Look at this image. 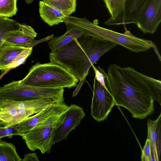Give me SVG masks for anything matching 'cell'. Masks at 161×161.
Masks as SVG:
<instances>
[{
    "label": "cell",
    "mask_w": 161,
    "mask_h": 161,
    "mask_svg": "<svg viewBox=\"0 0 161 161\" xmlns=\"http://www.w3.org/2000/svg\"><path fill=\"white\" fill-rule=\"evenodd\" d=\"M161 22V0H150L136 22L144 33H154Z\"/></svg>",
    "instance_id": "obj_9"
},
{
    "label": "cell",
    "mask_w": 161,
    "mask_h": 161,
    "mask_svg": "<svg viewBox=\"0 0 161 161\" xmlns=\"http://www.w3.org/2000/svg\"><path fill=\"white\" fill-rule=\"evenodd\" d=\"M54 103H58L55 101L50 99H42L21 101L0 99V107L14 106L17 108L21 121Z\"/></svg>",
    "instance_id": "obj_12"
},
{
    "label": "cell",
    "mask_w": 161,
    "mask_h": 161,
    "mask_svg": "<svg viewBox=\"0 0 161 161\" xmlns=\"http://www.w3.org/2000/svg\"><path fill=\"white\" fill-rule=\"evenodd\" d=\"M65 114L66 112L52 116L19 136L30 150L34 151L38 149L42 154L49 153L51 152L54 130L63 122Z\"/></svg>",
    "instance_id": "obj_5"
},
{
    "label": "cell",
    "mask_w": 161,
    "mask_h": 161,
    "mask_svg": "<svg viewBox=\"0 0 161 161\" xmlns=\"http://www.w3.org/2000/svg\"><path fill=\"white\" fill-rule=\"evenodd\" d=\"M47 95L44 87L21 83L20 80L13 81L0 87V99L21 101L42 99Z\"/></svg>",
    "instance_id": "obj_6"
},
{
    "label": "cell",
    "mask_w": 161,
    "mask_h": 161,
    "mask_svg": "<svg viewBox=\"0 0 161 161\" xmlns=\"http://www.w3.org/2000/svg\"><path fill=\"white\" fill-rule=\"evenodd\" d=\"M64 22L67 30L77 29L82 32L83 35L109 41L132 52L138 53L146 51L152 47L156 54L158 53L155 44L152 41L138 37L127 30L123 33H118L100 27L96 22L92 23L85 17L68 16L65 19Z\"/></svg>",
    "instance_id": "obj_3"
},
{
    "label": "cell",
    "mask_w": 161,
    "mask_h": 161,
    "mask_svg": "<svg viewBox=\"0 0 161 161\" xmlns=\"http://www.w3.org/2000/svg\"><path fill=\"white\" fill-rule=\"evenodd\" d=\"M18 124L9 126H0V140L5 137H8L11 139L14 135H19L17 128Z\"/></svg>",
    "instance_id": "obj_24"
},
{
    "label": "cell",
    "mask_w": 161,
    "mask_h": 161,
    "mask_svg": "<svg viewBox=\"0 0 161 161\" xmlns=\"http://www.w3.org/2000/svg\"><path fill=\"white\" fill-rule=\"evenodd\" d=\"M93 87L91 114L95 120L99 122L107 119L116 103L107 88L95 78Z\"/></svg>",
    "instance_id": "obj_7"
},
{
    "label": "cell",
    "mask_w": 161,
    "mask_h": 161,
    "mask_svg": "<svg viewBox=\"0 0 161 161\" xmlns=\"http://www.w3.org/2000/svg\"><path fill=\"white\" fill-rule=\"evenodd\" d=\"M17 0H0V16L11 17L17 11Z\"/></svg>",
    "instance_id": "obj_23"
},
{
    "label": "cell",
    "mask_w": 161,
    "mask_h": 161,
    "mask_svg": "<svg viewBox=\"0 0 161 161\" xmlns=\"http://www.w3.org/2000/svg\"><path fill=\"white\" fill-rule=\"evenodd\" d=\"M150 0H125V13L120 25L134 23Z\"/></svg>",
    "instance_id": "obj_16"
},
{
    "label": "cell",
    "mask_w": 161,
    "mask_h": 161,
    "mask_svg": "<svg viewBox=\"0 0 161 161\" xmlns=\"http://www.w3.org/2000/svg\"><path fill=\"white\" fill-rule=\"evenodd\" d=\"M105 82L116 105L127 109L135 118L144 119L154 111V101L161 105V81L132 67L114 64L105 72Z\"/></svg>",
    "instance_id": "obj_1"
},
{
    "label": "cell",
    "mask_w": 161,
    "mask_h": 161,
    "mask_svg": "<svg viewBox=\"0 0 161 161\" xmlns=\"http://www.w3.org/2000/svg\"><path fill=\"white\" fill-rule=\"evenodd\" d=\"M69 107V106L66 105L64 102L60 103H54L29 117L18 124L17 128L19 135L26 133L52 116L60 115L65 113Z\"/></svg>",
    "instance_id": "obj_11"
},
{
    "label": "cell",
    "mask_w": 161,
    "mask_h": 161,
    "mask_svg": "<svg viewBox=\"0 0 161 161\" xmlns=\"http://www.w3.org/2000/svg\"><path fill=\"white\" fill-rule=\"evenodd\" d=\"M39 161L38 156L36 153H28L25 154L22 161Z\"/></svg>",
    "instance_id": "obj_27"
},
{
    "label": "cell",
    "mask_w": 161,
    "mask_h": 161,
    "mask_svg": "<svg viewBox=\"0 0 161 161\" xmlns=\"http://www.w3.org/2000/svg\"><path fill=\"white\" fill-rule=\"evenodd\" d=\"M2 108L0 107V110L2 109ZM0 126H6V124L2 121L0 120Z\"/></svg>",
    "instance_id": "obj_28"
},
{
    "label": "cell",
    "mask_w": 161,
    "mask_h": 161,
    "mask_svg": "<svg viewBox=\"0 0 161 161\" xmlns=\"http://www.w3.org/2000/svg\"><path fill=\"white\" fill-rule=\"evenodd\" d=\"M161 114L155 120L147 121V139L150 142L152 161H159L161 153Z\"/></svg>",
    "instance_id": "obj_14"
},
{
    "label": "cell",
    "mask_w": 161,
    "mask_h": 161,
    "mask_svg": "<svg viewBox=\"0 0 161 161\" xmlns=\"http://www.w3.org/2000/svg\"><path fill=\"white\" fill-rule=\"evenodd\" d=\"M21 24L8 18L0 20V45L10 32L19 29Z\"/></svg>",
    "instance_id": "obj_22"
},
{
    "label": "cell",
    "mask_w": 161,
    "mask_h": 161,
    "mask_svg": "<svg viewBox=\"0 0 161 161\" xmlns=\"http://www.w3.org/2000/svg\"><path fill=\"white\" fill-rule=\"evenodd\" d=\"M20 81L27 85L53 88L75 87L79 81L63 67L50 62L36 63L31 68L25 77Z\"/></svg>",
    "instance_id": "obj_4"
},
{
    "label": "cell",
    "mask_w": 161,
    "mask_h": 161,
    "mask_svg": "<svg viewBox=\"0 0 161 161\" xmlns=\"http://www.w3.org/2000/svg\"><path fill=\"white\" fill-rule=\"evenodd\" d=\"M13 144L0 140V161H22Z\"/></svg>",
    "instance_id": "obj_20"
},
{
    "label": "cell",
    "mask_w": 161,
    "mask_h": 161,
    "mask_svg": "<svg viewBox=\"0 0 161 161\" xmlns=\"http://www.w3.org/2000/svg\"><path fill=\"white\" fill-rule=\"evenodd\" d=\"M67 16H69L76 9L77 0H43Z\"/></svg>",
    "instance_id": "obj_21"
},
{
    "label": "cell",
    "mask_w": 161,
    "mask_h": 161,
    "mask_svg": "<svg viewBox=\"0 0 161 161\" xmlns=\"http://www.w3.org/2000/svg\"><path fill=\"white\" fill-rule=\"evenodd\" d=\"M32 49L16 46L4 40L0 45V70L4 71L2 75L24 64Z\"/></svg>",
    "instance_id": "obj_8"
},
{
    "label": "cell",
    "mask_w": 161,
    "mask_h": 161,
    "mask_svg": "<svg viewBox=\"0 0 161 161\" xmlns=\"http://www.w3.org/2000/svg\"><path fill=\"white\" fill-rule=\"evenodd\" d=\"M85 116L83 108L75 104L69 106L63 122L54 130L52 145L66 139L70 132L75 129Z\"/></svg>",
    "instance_id": "obj_10"
},
{
    "label": "cell",
    "mask_w": 161,
    "mask_h": 161,
    "mask_svg": "<svg viewBox=\"0 0 161 161\" xmlns=\"http://www.w3.org/2000/svg\"><path fill=\"white\" fill-rule=\"evenodd\" d=\"M0 110V120L6 126L17 124L21 122L17 108L14 106H7Z\"/></svg>",
    "instance_id": "obj_19"
},
{
    "label": "cell",
    "mask_w": 161,
    "mask_h": 161,
    "mask_svg": "<svg viewBox=\"0 0 161 161\" xmlns=\"http://www.w3.org/2000/svg\"><path fill=\"white\" fill-rule=\"evenodd\" d=\"M83 36L82 32L76 29L67 30L62 35L53 37L48 43L51 52L55 51L66 44L73 40Z\"/></svg>",
    "instance_id": "obj_18"
},
{
    "label": "cell",
    "mask_w": 161,
    "mask_h": 161,
    "mask_svg": "<svg viewBox=\"0 0 161 161\" xmlns=\"http://www.w3.org/2000/svg\"><path fill=\"white\" fill-rule=\"evenodd\" d=\"M103 0L110 15V17L104 22V24L120 25L125 15V0Z\"/></svg>",
    "instance_id": "obj_17"
},
{
    "label": "cell",
    "mask_w": 161,
    "mask_h": 161,
    "mask_svg": "<svg viewBox=\"0 0 161 161\" xmlns=\"http://www.w3.org/2000/svg\"><path fill=\"white\" fill-rule=\"evenodd\" d=\"M95 74V79L104 87L107 88L105 82V72L104 70L98 66L97 68L93 65H92Z\"/></svg>",
    "instance_id": "obj_26"
},
{
    "label": "cell",
    "mask_w": 161,
    "mask_h": 161,
    "mask_svg": "<svg viewBox=\"0 0 161 161\" xmlns=\"http://www.w3.org/2000/svg\"><path fill=\"white\" fill-rule=\"evenodd\" d=\"M117 45L109 41L83 35L50 53V62L63 67L79 81H84L92 65Z\"/></svg>",
    "instance_id": "obj_2"
},
{
    "label": "cell",
    "mask_w": 161,
    "mask_h": 161,
    "mask_svg": "<svg viewBox=\"0 0 161 161\" xmlns=\"http://www.w3.org/2000/svg\"><path fill=\"white\" fill-rule=\"evenodd\" d=\"M142 161H152L151 147L150 141L147 139L141 154Z\"/></svg>",
    "instance_id": "obj_25"
},
{
    "label": "cell",
    "mask_w": 161,
    "mask_h": 161,
    "mask_svg": "<svg viewBox=\"0 0 161 161\" xmlns=\"http://www.w3.org/2000/svg\"><path fill=\"white\" fill-rule=\"evenodd\" d=\"M39 11L42 20L51 26L64 22L67 17L60 11L43 0L39 2Z\"/></svg>",
    "instance_id": "obj_15"
},
{
    "label": "cell",
    "mask_w": 161,
    "mask_h": 161,
    "mask_svg": "<svg viewBox=\"0 0 161 161\" xmlns=\"http://www.w3.org/2000/svg\"><path fill=\"white\" fill-rule=\"evenodd\" d=\"M7 18V17H4L0 16V20L3 19H4L5 18Z\"/></svg>",
    "instance_id": "obj_29"
},
{
    "label": "cell",
    "mask_w": 161,
    "mask_h": 161,
    "mask_svg": "<svg viewBox=\"0 0 161 161\" xmlns=\"http://www.w3.org/2000/svg\"><path fill=\"white\" fill-rule=\"evenodd\" d=\"M37 33L30 26L21 24L19 28L9 32L4 41L11 44L25 48H33L44 41L50 40L53 34L41 39L35 40Z\"/></svg>",
    "instance_id": "obj_13"
}]
</instances>
